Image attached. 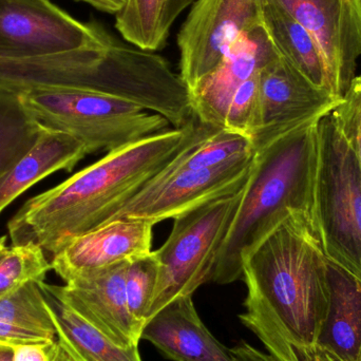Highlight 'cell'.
Wrapping results in <instances>:
<instances>
[{"label": "cell", "instance_id": "1", "mask_svg": "<svg viewBox=\"0 0 361 361\" xmlns=\"http://www.w3.org/2000/svg\"><path fill=\"white\" fill-rule=\"evenodd\" d=\"M222 129L193 116L107 152L86 169L27 200L8 223L12 244L34 243L51 257L74 238L101 226L195 142Z\"/></svg>", "mask_w": 361, "mask_h": 361}, {"label": "cell", "instance_id": "2", "mask_svg": "<svg viewBox=\"0 0 361 361\" xmlns=\"http://www.w3.org/2000/svg\"><path fill=\"white\" fill-rule=\"evenodd\" d=\"M247 288L240 320L275 361L318 343L330 305L328 259L315 224L302 214L282 221L242 261Z\"/></svg>", "mask_w": 361, "mask_h": 361}, {"label": "cell", "instance_id": "3", "mask_svg": "<svg viewBox=\"0 0 361 361\" xmlns=\"http://www.w3.org/2000/svg\"><path fill=\"white\" fill-rule=\"evenodd\" d=\"M318 123L255 147L239 209L216 260L214 283H233L242 277L244 257L290 214H302L315 224Z\"/></svg>", "mask_w": 361, "mask_h": 361}, {"label": "cell", "instance_id": "4", "mask_svg": "<svg viewBox=\"0 0 361 361\" xmlns=\"http://www.w3.org/2000/svg\"><path fill=\"white\" fill-rule=\"evenodd\" d=\"M30 118L42 129L67 133L89 154L118 149L169 129L160 114L118 97L73 88H49L19 94Z\"/></svg>", "mask_w": 361, "mask_h": 361}, {"label": "cell", "instance_id": "5", "mask_svg": "<svg viewBox=\"0 0 361 361\" xmlns=\"http://www.w3.org/2000/svg\"><path fill=\"white\" fill-rule=\"evenodd\" d=\"M314 220L326 258L361 282V169L332 114L318 123Z\"/></svg>", "mask_w": 361, "mask_h": 361}, {"label": "cell", "instance_id": "6", "mask_svg": "<svg viewBox=\"0 0 361 361\" xmlns=\"http://www.w3.org/2000/svg\"><path fill=\"white\" fill-rule=\"evenodd\" d=\"M243 191L242 187L233 195L212 200L173 219L166 242L154 250L160 274L147 320L176 299L192 296L200 286L212 282L219 254Z\"/></svg>", "mask_w": 361, "mask_h": 361}, {"label": "cell", "instance_id": "7", "mask_svg": "<svg viewBox=\"0 0 361 361\" xmlns=\"http://www.w3.org/2000/svg\"><path fill=\"white\" fill-rule=\"evenodd\" d=\"M262 25L261 0H195L177 42L189 91L207 78L243 34Z\"/></svg>", "mask_w": 361, "mask_h": 361}, {"label": "cell", "instance_id": "8", "mask_svg": "<svg viewBox=\"0 0 361 361\" xmlns=\"http://www.w3.org/2000/svg\"><path fill=\"white\" fill-rule=\"evenodd\" d=\"M97 23H85L51 0H0V56L36 59L102 42Z\"/></svg>", "mask_w": 361, "mask_h": 361}, {"label": "cell", "instance_id": "9", "mask_svg": "<svg viewBox=\"0 0 361 361\" xmlns=\"http://www.w3.org/2000/svg\"><path fill=\"white\" fill-rule=\"evenodd\" d=\"M254 158L255 152L222 166L183 171L164 182L148 183L107 222L141 219L156 225L176 219L212 200L233 195L247 182Z\"/></svg>", "mask_w": 361, "mask_h": 361}, {"label": "cell", "instance_id": "10", "mask_svg": "<svg viewBox=\"0 0 361 361\" xmlns=\"http://www.w3.org/2000/svg\"><path fill=\"white\" fill-rule=\"evenodd\" d=\"M343 97L316 86L279 55L259 73V128L254 147L332 114Z\"/></svg>", "mask_w": 361, "mask_h": 361}, {"label": "cell", "instance_id": "11", "mask_svg": "<svg viewBox=\"0 0 361 361\" xmlns=\"http://www.w3.org/2000/svg\"><path fill=\"white\" fill-rule=\"evenodd\" d=\"M298 21L317 42L329 85L343 97L361 55V0H271Z\"/></svg>", "mask_w": 361, "mask_h": 361}, {"label": "cell", "instance_id": "12", "mask_svg": "<svg viewBox=\"0 0 361 361\" xmlns=\"http://www.w3.org/2000/svg\"><path fill=\"white\" fill-rule=\"evenodd\" d=\"M129 261L78 276L63 286L42 283L44 293L69 305L89 324L123 348L139 345L141 333L127 307L125 278Z\"/></svg>", "mask_w": 361, "mask_h": 361}, {"label": "cell", "instance_id": "13", "mask_svg": "<svg viewBox=\"0 0 361 361\" xmlns=\"http://www.w3.org/2000/svg\"><path fill=\"white\" fill-rule=\"evenodd\" d=\"M279 55L263 25L243 34L222 63L189 91L193 116L200 123L224 130L235 92Z\"/></svg>", "mask_w": 361, "mask_h": 361}, {"label": "cell", "instance_id": "14", "mask_svg": "<svg viewBox=\"0 0 361 361\" xmlns=\"http://www.w3.org/2000/svg\"><path fill=\"white\" fill-rule=\"evenodd\" d=\"M154 227L141 219L110 221L74 238L51 257L52 269L70 280L152 252Z\"/></svg>", "mask_w": 361, "mask_h": 361}, {"label": "cell", "instance_id": "15", "mask_svg": "<svg viewBox=\"0 0 361 361\" xmlns=\"http://www.w3.org/2000/svg\"><path fill=\"white\" fill-rule=\"evenodd\" d=\"M141 339L173 361H233L231 350L202 322L192 296L176 299L148 319Z\"/></svg>", "mask_w": 361, "mask_h": 361}, {"label": "cell", "instance_id": "16", "mask_svg": "<svg viewBox=\"0 0 361 361\" xmlns=\"http://www.w3.org/2000/svg\"><path fill=\"white\" fill-rule=\"evenodd\" d=\"M87 154L86 146L75 137L42 128L33 147L0 179V214L36 183L59 171H73Z\"/></svg>", "mask_w": 361, "mask_h": 361}, {"label": "cell", "instance_id": "17", "mask_svg": "<svg viewBox=\"0 0 361 361\" xmlns=\"http://www.w3.org/2000/svg\"><path fill=\"white\" fill-rule=\"evenodd\" d=\"M330 305L318 345L345 361H361V282L328 260Z\"/></svg>", "mask_w": 361, "mask_h": 361}, {"label": "cell", "instance_id": "18", "mask_svg": "<svg viewBox=\"0 0 361 361\" xmlns=\"http://www.w3.org/2000/svg\"><path fill=\"white\" fill-rule=\"evenodd\" d=\"M89 47L36 59L0 56V91L23 94L49 88L84 90Z\"/></svg>", "mask_w": 361, "mask_h": 361}, {"label": "cell", "instance_id": "19", "mask_svg": "<svg viewBox=\"0 0 361 361\" xmlns=\"http://www.w3.org/2000/svg\"><path fill=\"white\" fill-rule=\"evenodd\" d=\"M261 15L263 27L279 54L316 86L331 90L324 56L313 36L271 0H261Z\"/></svg>", "mask_w": 361, "mask_h": 361}, {"label": "cell", "instance_id": "20", "mask_svg": "<svg viewBox=\"0 0 361 361\" xmlns=\"http://www.w3.org/2000/svg\"><path fill=\"white\" fill-rule=\"evenodd\" d=\"M195 0H126L116 27L128 44L157 52L166 46L178 17Z\"/></svg>", "mask_w": 361, "mask_h": 361}, {"label": "cell", "instance_id": "21", "mask_svg": "<svg viewBox=\"0 0 361 361\" xmlns=\"http://www.w3.org/2000/svg\"><path fill=\"white\" fill-rule=\"evenodd\" d=\"M46 294L56 336L65 339L85 361H142L139 345L123 348L82 319L69 305Z\"/></svg>", "mask_w": 361, "mask_h": 361}, {"label": "cell", "instance_id": "22", "mask_svg": "<svg viewBox=\"0 0 361 361\" xmlns=\"http://www.w3.org/2000/svg\"><path fill=\"white\" fill-rule=\"evenodd\" d=\"M254 152L252 140L239 133L219 130L183 150L149 183L164 182L183 171H204L222 166Z\"/></svg>", "mask_w": 361, "mask_h": 361}, {"label": "cell", "instance_id": "23", "mask_svg": "<svg viewBox=\"0 0 361 361\" xmlns=\"http://www.w3.org/2000/svg\"><path fill=\"white\" fill-rule=\"evenodd\" d=\"M40 130L19 94L0 91V179L33 147Z\"/></svg>", "mask_w": 361, "mask_h": 361}, {"label": "cell", "instance_id": "24", "mask_svg": "<svg viewBox=\"0 0 361 361\" xmlns=\"http://www.w3.org/2000/svg\"><path fill=\"white\" fill-rule=\"evenodd\" d=\"M42 282L30 281L0 297V322L56 336Z\"/></svg>", "mask_w": 361, "mask_h": 361}, {"label": "cell", "instance_id": "25", "mask_svg": "<svg viewBox=\"0 0 361 361\" xmlns=\"http://www.w3.org/2000/svg\"><path fill=\"white\" fill-rule=\"evenodd\" d=\"M52 269L51 261L34 243L6 246V235L0 237V297L30 281L44 282Z\"/></svg>", "mask_w": 361, "mask_h": 361}, {"label": "cell", "instance_id": "26", "mask_svg": "<svg viewBox=\"0 0 361 361\" xmlns=\"http://www.w3.org/2000/svg\"><path fill=\"white\" fill-rule=\"evenodd\" d=\"M160 264L154 250L129 261L125 278L127 307L140 333L147 322L148 314L158 286Z\"/></svg>", "mask_w": 361, "mask_h": 361}, {"label": "cell", "instance_id": "27", "mask_svg": "<svg viewBox=\"0 0 361 361\" xmlns=\"http://www.w3.org/2000/svg\"><path fill=\"white\" fill-rule=\"evenodd\" d=\"M259 73L244 82L235 92L224 123V130L239 133L252 141L258 131L260 121Z\"/></svg>", "mask_w": 361, "mask_h": 361}, {"label": "cell", "instance_id": "28", "mask_svg": "<svg viewBox=\"0 0 361 361\" xmlns=\"http://www.w3.org/2000/svg\"><path fill=\"white\" fill-rule=\"evenodd\" d=\"M361 169V75L355 76L343 102L332 112Z\"/></svg>", "mask_w": 361, "mask_h": 361}, {"label": "cell", "instance_id": "29", "mask_svg": "<svg viewBox=\"0 0 361 361\" xmlns=\"http://www.w3.org/2000/svg\"><path fill=\"white\" fill-rule=\"evenodd\" d=\"M14 361H75L59 339L15 345Z\"/></svg>", "mask_w": 361, "mask_h": 361}, {"label": "cell", "instance_id": "30", "mask_svg": "<svg viewBox=\"0 0 361 361\" xmlns=\"http://www.w3.org/2000/svg\"><path fill=\"white\" fill-rule=\"evenodd\" d=\"M57 336L29 330L20 326H12L0 322V343L10 345H23V343H42V341H54Z\"/></svg>", "mask_w": 361, "mask_h": 361}, {"label": "cell", "instance_id": "31", "mask_svg": "<svg viewBox=\"0 0 361 361\" xmlns=\"http://www.w3.org/2000/svg\"><path fill=\"white\" fill-rule=\"evenodd\" d=\"M297 361H345L320 345L295 350Z\"/></svg>", "mask_w": 361, "mask_h": 361}, {"label": "cell", "instance_id": "32", "mask_svg": "<svg viewBox=\"0 0 361 361\" xmlns=\"http://www.w3.org/2000/svg\"><path fill=\"white\" fill-rule=\"evenodd\" d=\"M231 351L233 361H275L269 354H264L245 343H240Z\"/></svg>", "mask_w": 361, "mask_h": 361}, {"label": "cell", "instance_id": "33", "mask_svg": "<svg viewBox=\"0 0 361 361\" xmlns=\"http://www.w3.org/2000/svg\"><path fill=\"white\" fill-rule=\"evenodd\" d=\"M78 1L90 4L91 6L101 12L108 13V14L116 16L120 12L121 8L124 6L126 0H78Z\"/></svg>", "mask_w": 361, "mask_h": 361}, {"label": "cell", "instance_id": "34", "mask_svg": "<svg viewBox=\"0 0 361 361\" xmlns=\"http://www.w3.org/2000/svg\"><path fill=\"white\" fill-rule=\"evenodd\" d=\"M15 345L0 343V361H14Z\"/></svg>", "mask_w": 361, "mask_h": 361}, {"label": "cell", "instance_id": "35", "mask_svg": "<svg viewBox=\"0 0 361 361\" xmlns=\"http://www.w3.org/2000/svg\"><path fill=\"white\" fill-rule=\"evenodd\" d=\"M57 339H59V341L61 343V345H63V347L65 348L68 352H69L70 355H71L72 357L75 360V361H85L82 357H80V355H78V353H76L75 351H74L73 349H72L71 345H70L69 343L65 341V339L61 338V337L59 336H57Z\"/></svg>", "mask_w": 361, "mask_h": 361}]
</instances>
